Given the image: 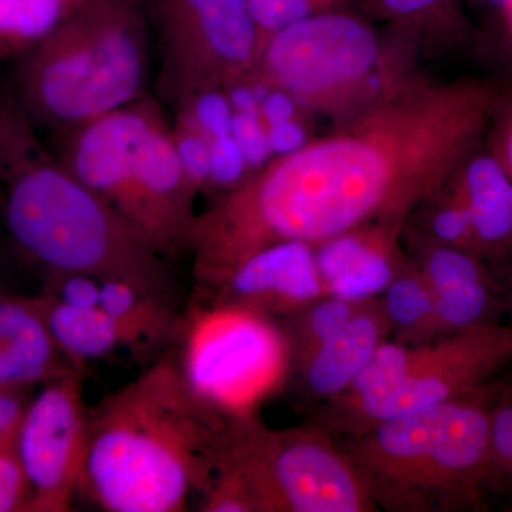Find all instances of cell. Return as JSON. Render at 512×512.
Returning <instances> with one entry per match:
<instances>
[{"label":"cell","instance_id":"484cf974","mask_svg":"<svg viewBox=\"0 0 512 512\" xmlns=\"http://www.w3.org/2000/svg\"><path fill=\"white\" fill-rule=\"evenodd\" d=\"M258 30L259 47L269 36L320 13L355 10L372 16L369 0H247Z\"/></svg>","mask_w":512,"mask_h":512},{"label":"cell","instance_id":"8fae6325","mask_svg":"<svg viewBox=\"0 0 512 512\" xmlns=\"http://www.w3.org/2000/svg\"><path fill=\"white\" fill-rule=\"evenodd\" d=\"M89 410L83 370L50 380L30 400L16 434V450L30 485V512L72 510L86 461Z\"/></svg>","mask_w":512,"mask_h":512},{"label":"cell","instance_id":"8992f818","mask_svg":"<svg viewBox=\"0 0 512 512\" xmlns=\"http://www.w3.org/2000/svg\"><path fill=\"white\" fill-rule=\"evenodd\" d=\"M417 50L355 10L320 13L274 33L259 47L255 72L311 113L336 123L413 77Z\"/></svg>","mask_w":512,"mask_h":512},{"label":"cell","instance_id":"ac0fdd59","mask_svg":"<svg viewBox=\"0 0 512 512\" xmlns=\"http://www.w3.org/2000/svg\"><path fill=\"white\" fill-rule=\"evenodd\" d=\"M369 9L416 50L460 45L473 32L463 0H369Z\"/></svg>","mask_w":512,"mask_h":512},{"label":"cell","instance_id":"9a60e30c","mask_svg":"<svg viewBox=\"0 0 512 512\" xmlns=\"http://www.w3.org/2000/svg\"><path fill=\"white\" fill-rule=\"evenodd\" d=\"M70 370L35 299L0 295V386L32 387Z\"/></svg>","mask_w":512,"mask_h":512},{"label":"cell","instance_id":"ffe728a7","mask_svg":"<svg viewBox=\"0 0 512 512\" xmlns=\"http://www.w3.org/2000/svg\"><path fill=\"white\" fill-rule=\"evenodd\" d=\"M505 309L497 282L448 286L433 292V308L421 342L446 338L466 330L498 323Z\"/></svg>","mask_w":512,"mask_h":512},{"label":"cell","instance_id":"e575fe53","mask_svg":"<svg viewBox=\"0 0 512 512\" xmlns=\"http://www.w3.org/2000/svg\"><path fill=\"white\" fill-rule=\"evenodd\" d=\"M504 305H505V308H507L508 311H510L511 315H512V261H511L510 274H508L507 288H505ZM511 325H512V323H511Z\"/></svg>","mask_w":512,"mask_h":512},{"label":"cell","instance_id":"8d00e7d4","mask_svg":"<svg viewBox=\"0 0 512 512\" xmlns=\"http://www.w3.org/2000/svg\"><path fill=\"white\" fill-rule=\"evenodd\" d=\"M511 490H512V483H511Z\"/></svg>","mask_w":512,"mask_h":512},{"label":"cell","instance_id":"5bb4252c","mask_svg":"<svg viewBox=\"0 0 512 512\" xmlns=\"http://www.w3.org/2000/svg\"><path fill=\"white\" fill-rule=\"evenodd\" d=\"M390 335L380 298L369 299L345 329L292 366L303 392L323 402L339 396Z\"/></svg>","mask_w":512,"mask_h":512},{"label":"cell","instance_id":"277c9868","mask_svg":"<svg viewBox=\"0 0 512 512\" xmlns=\"http://www.w3.org/2000/svg\"><path fill=\"white\" fill-rule=\"evenodd\" d=\"M52 136L57 160L158 255L188 252L198 195L161 101L147 94Z\"/></svg>","mask_w":512,"mask_h":512},{"label":"cell","instance_id":"7c38bea8","mask_svg":"<svg viewBox=\"0 0 512 512\" xmlns=\"http://www.w3.org/2000/svg\"><path fill=\"white\" fill-rule=\"evenodd\" d=\"M214 302L244 306L269 318H288L326 296L315 245L285 241L239 262L211 289Z\"/></svg>","mask_w":512,"mask_h":512},{"label":"cell","instance_id":"ba28073f","mask_svg":"<svg viewBox=\"0 0 512 512\" xmlns=\"http://www.w3.org/2000/svg\"><path fill=\"white\" fill-rule=\"evenodd\" d=\"M222 460L251 488L256 512H375L346 451L315 426L269 429L258 416L232 420Z\"/></svg>","mask_w":512,"mask_h":512},{"label":"cell","instance_id":"d6a6232c","mask_svg":"<svg viewBox=\"0 0 512 512\" xmlns=\"http://www.w3.org/2000/svg\"><path fill=\"white\" fill-rule=\"evenodd\" d=\"M491 127L494 128V131L490 150L512 178V99L510 96L501 104Z\"/></svg>","mask_w":512,"mask_h":512},{"label":"cell","instance_id":"2e32d148","mask_svg":"<svg viewBox=\"0 0 512 512\" xmlns=\"http://www.w3.org/2000/svg\"><path fill=\"white\" fill-rule=\"evenodd\" d=\"M473 224L478 252L498 258L512 251V178L493 151L477 147L453 180Z\"/></svg>","mask_w":512,"mask_h":512},{"label":"cell","instance_id":"f546056e","mask_svg":"<svg viewBox=\"0 0 512 512\" xmlns=\"http://www.w3.org/2000/svg\"><path fill=\"white\" fill-rule=\"evenodd\" d=\"M232 134H234L252 174L261 170L274 158L271 148H269L266 127L259 117L258 110L234 111Z\"/></svg>","mask_w":512,"mask_h":512},{"label":"cell","instance_id":"7a4b0ae2","mask_svg":"<svg viewBox=\"0 0 512 512\" xmlns=\"http://www.w3.org/2000/svg\"><path fill=\"white\" fill-rule=\"evenodd\" d=\"M231 420L192 393L177 360H158L89 410L79 493L109 512H181L217 476Z\"/></svg>","mask_w":512,"mask_h":512},{"label":"cell","instance_id":"d4e9b609","mask_svg":"<svg viewBox=\"0 0 512 512\" xmlns=\"http://www.w3.org/2000/svg\"><path fill=\"white\" fill-rule=\"evenodd\" d=\"M414 264L420 269L431 291L448 286L497 282L480 255L466 249L434 244L414 237Z\"/></svg>","mask_w":512,"mask_h":512},{"label":"cell","instance_id":"52a82bcc","mask_svg":"<svg viewBox=\"0 0 512 512\" xmlns=\"http://www.w3.org/2000/svg\"><path fill=\"white\" fill-rule=\"evenodd\" d=\"M512 362V325L480 326L406 345L384 340L338 400L320 414L330 436L352 437L380 421L450 402L491 382Z\"/></svg>","mask_w":512,"mask_h":512},{"label":"cell","instance_id":"603a6c76","mask_svg":"<svg viewBox=\"0 0 512 512\" xmlns=\"http://www.w3.org/2000/svg\"><path fill=\"white\" fill-rule=\"evenodd\" d=\"M365 302L326 295L285 318L282 329L291 349V370L295 363L345 329Z\"/></svg>","mask_w":512,"mask_h":512},{"label":"cell","instance_id":"7402d4cb","mask_svg":"<svg viewBox=\"0 0 512 512\" xmlns=\"http://www.w3.org/2000/svg\"><path fill=\"white\" fill-rule=\"evenodd\" d=\"M394 340L406 345L421 342L433 308V291L420 269L409 259L379 296Z\"/></svg>","mask_w":512,"mask_h":512},{"label":"cell","instance_id":"1f68e13d","mask_svg":"<svg viewBox=\"0 0 512 512\" xmlns=\"http://www.w3.org/2000/svg\"><path fill=\"white\" fill-rule=\"evenodd\" d=\"M266 134H268L269 148L274 158L296 153L312 140L309 137L308 127L299 117L266 128Z\"/></svg>","mask_w":512,"mask_h":512},{"label":"cell","instance_id":"f1b7e54d","mask_svg":"<svg viewBox=\"0 0 512 512\" xmlns=\"http://www.w3.org/2000/svg\"><path fill=\"white\" fill-rule=\"evenodd\" d=\"M30 485L16 450V436L0 441V512L29 511Z\"/></svg>","mask_w":512,"mask_h":512},{"label":"cell","instance_id":"5b68a950","mask_svg":"<svg viewBox=\"0 0 512 512\" xmlns=\"http://www.w3.org/2000/svg\"><path fill=\"white\" fill-rule=\"evenodd\" d=\"M147 0H86L16 60L12 90L37 130L62 133L147 96Z\"/></svg>","mask_w":512,"mask_h":512},{"label":"cell","instance_id":"d6986e66","mask_svg":"<svg viewBox=\"0 0 512 512\" xmlns=\"http://www.w3.org/2000/svg\"><path fill=\"white\" fill-rule=\"evenodd\" d=\"M100 308L119 325L134 352L158 348L181 325L173 303L120 281L100 279Z\"/></svg>","mask_w":512,"mask_h":512},{"label":"cell","instance_id":"e0dca14e","mask_svg":"<svg viewBox=\"0 0 512 512\" xmlns=\"http://www.w3.org/2000/svg\"><path fill=\"white\" fill-rule=\"evenodd\" d=\"M33 299L56 348L73 369L83 370L90 360L128 348L119 325L103 309L67 305L43 293Z\"/></svg>","mask_w":512,"mask_h":512},{"label":"cell","instance_id":"6da1fadb","mask_svg":"<svg viewBox=\"0 0 512 512\" xmlns=\"http://www.w3.org/2000/svg\"><path fill=\"white\" fill-rule=\"evenodd\" d=\"M507 97L495 80L410 77L197 214L188 244L195 279L214 288L278 242L318 245L369 225L406 228L480 147Z\"/></svg>","mask_w":512,"mask_h":512},{"label":"cell","instance_id":"4316f807","mask_svg":"<svg viewBox=\"0 0 512 512\" xmlns=\"http://www.w3.org/2000/svg\"><path fill=\"white\" fill-rule=\"evenodd\" d=\"M512 483V390L505 387L491 420L485 490L511 488Z\"/></svg>","mask_w":512,"mask_h":512},{"label":"cell","instance_id":"4fadbf2b","mask_svg":"<svg viewBox=\"0 0 512 512\" xmlns=\"http://www.w3.org/2000/svg\"><path fill=\"white\" fill-rule=\"evenodd\" d=\"M404 227L376 224L315 245L326 295L348 301L379 298L409 258L400 248Z\"/></svg>","mask_w":512,"mask_h":512},{"label":"cell","instance_id":"9c48e42d","mask_svg":"<svg viewBox=\"0 0 512 512\" xmlns=\"http://www.w3.org/2000/svg\"><path fill=\"white\" fill-rule=\"evenodd\" d=\"M178 367L192 393L227 420L258 416L291 370V349L274 319L232 303L191 311Z\"/></svg>","mask_w":512,"mask_h":512},{"label":"cell","instance_id":"83f0119b","mask_svg":"<svg viewBox=\"0 0 512 512\" xmlns=\"http://www.w3.org/2000/svg\"><path fill=\"white\" fill-rule=\"evenodd\" d=\"M198 510L204 512H256L251 488L241 471L222 460L217 476L202 495Z\"/></svg>","mask_w":512,"mask_h":512},{"label":"cell","instance_id":"d590c367","mask_svg":"<svg viewBox=\"0 0 512 512\" xmlns=\"http://www.w3.org/2000/svg\"><path fill=\"white\" fill-rule=\"evenodd\" d=\"M507 29L510 30V32L512 33V5H511L510 13H508Z\"/></svg>","mask_w":512,"mask_h":512},{"label":"cell","instance_id":"3957f363","mask_svg":"<svg viewBox=\"0 0 512 512\" xmlns=\"http://www.w3.org/2000/svg\"><path fill=\"white\" fill-rule=\"evenodd\" d=\"M0 201L13 244L47 275L120 281L175 305L167 259L43 146L12 89L0 94Z\"/></svg>","mask_w":512,"mask_h":512},{"label":"cell","instance_id":"4dcf8cb0","mask_svg":"<svg viewBox=\"0 0 512 512\" xmlns=\"http://www.w3.org/2000/svg\"><path fill=\"white\" fill-rule=\"evenodd\" d=\"M43 295L79 308H100V279L83 274L49 275Z\"/></svg>","mask_w":512,"mask_h":512},{"label":"cell","instance_id":"836d02e7","mask_svg":"<svg viewBox=\"0 0 512 512\" xmlns=\"http://www.w3.org/2000/svg\"><path fill=\"white\" fill-rule=\"evenodd\" d=\"M463 2L466 8L473 10L476 15L507 28L512 0H463Z\"/></svg>","mask_w":512,"mask_h":512},{"label":"cell","instance_id":"44dd1931","mask_svg":"<svg viewBox=\"0 0 512 512\" xmlns=\"http://www.w3.org/2000/svg\"><path fill=\"white\" fill-rule=\"evenodd\" d=\"M86 0H0V60H18Z\"/></svg>","mask_w":512,"mask_h":512},{"label":"cell","instance_id":"cb8c5ba5","mask_svg":"<svg viewBox=\"0 0 512 512\" xmlns=\"http://www.w3.org/2000/svg\"><path fill=\"white\" fill-rule=\"evenodd\" d=\"M410 218L421 222L417 238L480 255L470 214L451 181L443 190L421 202Z\"/></svg>","mask_w":512,"mask_h":512},{"label":"cell","instance_id":"30bf717a","mask_svg":"<svg viewBox=\"0 0 512 512\" xmlns=\"http://www.w3.org/2000/svg\"><path fill=\"white\" fill-rule=\"evenodd\" d=\"M160 69L157 99L174 107L254 72L259 36L247 0H147Z\"/></svg>","mask_w":512,"mask_h":512}]
</instances>
